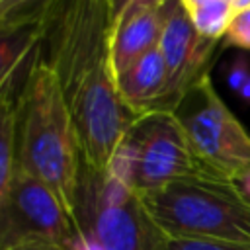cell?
Segmentation results:
<instances>
[{
	"instance_id": "7c38bea8",
	"label": "cell",
	"mask_w": 250,
	"mask_h": 250,
	"mask_svg": "<svg viewBox=\"0 0 250 250\" xmlns=\"http://www.w3.org/2000/svg\"><path fill=\"white\" fill-rule=\"evenodd\" d=\"M43 41V25L0 29V84L25 70L37 59Z\"/></svg>"
},
{
	"instance_id": "44dd1931",
	"label": "cell",
	"mask_w": 250,
	"mask_h": 250,
	"mask_svg": "<svg viewBox=\"0 0 250 250\" xmlns=\"http://www.w3.org/2000/svg\"><path fill=\"white\" fill-rule=\"evenodd\" d=\"M234 184H236V186L240 188V191L250 199V170H248V172H246L238 182H234Z\"/></svg>"
},
{
	"instance_id": "e0dca14e",
	"label": "cell",
	"mask_w": 250,
	"mask_h": 250,
	"mask_svg": "<svg viewBox=\"0 0 250 250\" xmlns=\"http://www.w3.org/2000/svg\"><path fill=\"white\" fill-rule=\"evenodd\" d=\"M248 78H250V59L246 55L234 57V61L230 62L229 72H227V84L232 90V94L238 96L242 92L244 84L248 82Z\"/></svg>"
},
{
	"instance_id": "603a6c76",
	"label": "cell",
	"mask_w": 250,
	"mask_h": 250,
	"mask_svg": "<svg viewBox=\"0 0 250 250\" xmlns=\"http://www.w3.org/2000/svg\"><path fill=\"white\" fill-rule=\"evenodd\" d=\"M250 10V0H234V12H246Z\"/></svg>"
},
{
	"instance_id": "9a60e30c",
	"label": "cell",
	"mask_w": 250,
	"mask_h": 250,
	"mask_svg": "<svg viewBox=\"0 0 250 250\" xmlns=\"http://www.w3.org/2000/svg\"><path fill=\"white\" fill-rule=\"evenodd\" d=\"M223 41L229 47H236L240 51H250V10L238 12L232 18Z\"/></svg>"
},
{
	"instance_id": "52a82bcc",
	"label": "cell",
	"mask_w": 250,
	"mask_h": 250,
	"mask_svg": "<svg viewBox=\"0 0 250 250\" xmlns=\"http://www.w3.org/2000/svg\"><path fill=\"white\" fill-rule=\"evenodd\" d=\"M76 223L39 180L18 172L0 195V250L33 244H74Z\"/></svg>"
},
{
	"instance_id": "5b68a950",
	"label": "cell",
	"mask_w": 250,
	"mask_h": 250,
	"mask_svg": "<svg viewBox=\"0 0 250 250\" xmlns=\"http://www.w3.org/2000/svg\"><path fill=\"white\" fill-rule=\"evenodd\" d=\"M107 172L129 186L139 197L174 180L201 174L172 111L139 115L121 137Z\"/></svg>"
},
{
	"instance_id": "ac0fdd59",
	"label": "cell",
	"mask_w": 250,
	"mask_h": 250,
	"mask_svg": "<svg viewBox=\"0 0 250 250\" xmlns=\"http://www.w3.org/2000/svg\"><path fill=\"white\" fill-rule=\"evenodd\" d=\"M164 2H168V0H109L113 16H117L119 12H123L129 6H160Z\"/></svg>"
},
{
	"instance_id": "8fae6325",
	"label": "cell",
	"mask_w": 250,
	"mask_h": 250,
	"mask_svg": "<svg viewBox=\"0 0 250 250\" xmlns=\"http://www.w3.org/2000/svg\"><path fill=\"white\" fill-rule=\"evenodd\" d=\"M33 64V62H31ZM29 68L12 74L0 84V195L16 174V113L21 82Z\"/></svg>"
},
{
	"instance_id": "30bf717a",
	"label": "cell",
	"mask_w": 250,
	"mask_h": 250,
	"mask_svg": "<svg viewBox=\"0 0 250 250\" xmlns=\"http://www.w3.org/2000/svg\"><path fill=\"white\" fill-rule=\"evenodd\" d=\"M115 82L119 98L135 115L158 111L166 90V64L160 49L156 47L135 61L115 76Z\"/></svg>"
},
{
	"instance_id": "7a4b0ae2",
	"label": "cell",
	"mask_w": 250,
	"mask_h": 250,
	"mask_svg": "<svg viewBox=\"0 0 250 250\" xmlns=\"http://www.w3.org/2000/svg\"><path fill=\"white\" fill-rule=\"evenodd\" d=\"M80 162L72 115L55 72L39 51L18 96L16 170L45 184L74 221Z\"/></svg>"
},
{
	"instance_id": "5bb4252c",
	"label": "cell",
	"mask_w": 250,
	"mask_h": 250,
	"mask_svg": "<svg viewBox=\"0 0 250 250\" xmlns=\"http://www.w3.org/2000/svg\"><path fill=\"white\" fill-rule=\"evenodd\" d=\"M55 0H0V29L43 25Z\"/></svg>"
},
{
	"instance_id": "2e32d148",
	"label": "cell",
	"mask_w": 250,
	"mask_h": 250,
	"mask_svg": "<svg viewBox=\"0 0 250 250\" xmlns=\"http://www.w3.org/2000/svg\"><path fill=\"white\" fill-rule=\"evenodd\" d=\"M164 250H250L244 244H230L219 240H201V238H168Z\"/></svg>"
},
{
	"instance_id": "7402d4cb",
	"label": "cell",
	"mask_w": 250,
	"mask_h": 250,
	"mask_svg": "<svg viewBox=\"0 0 250 250\" xmlns=\"http://www.w3.org/2000/svg\"><path fill=\"white\" fill-rule=\"evenodd\" d=\"M238 98H240L244 104H248V105H250V78H248V82L244 84V88H242V92L238 94Z\"/></svg>"
},
{
	"instance_id": "d6986e66",
	"label": "cell",
	"mask_w": 250,
	"mask_h": 250,
	"mask_svg": "<svg viewBox=\"0 0 250 250\" xmlns=\"http://www.w3.org/2000/svg\"><path fill=\"white\" fill-rule=\"evenodd\" d=\"M68 250H105V248H104V244H100L94 236L80 232V236L76 238V242H74Z\"/></svg>"
},
{
	"instance_id": "9c48e42d",
	"label": "cell",
	"mask_w": 250,
	"mask_h": 250,
	"mask_svg": "<svg viewBox=\"0 0 250 250\" xmlns=\"http://www.w3.org/2000/svg\"><path fill=\"white\" fill-rule=\"evenodd\" d=\"M168 2L160 6H129L113 16L111 57L115 76L160 45Z\"/></svg>"
},
{
	"instance_id": "ba28073f",
	"label": "cell",
	"mask_w": 250,
	"mask_h": 250,
	"mask_svg": "<svg viewBox=\"0 0 250 250\" xmlns=\"http://www.w3.org/2000/svg\"><path fill=\"white\" fill-rule=\"evenodd\" d=\"M217 43L193 27L180 0L168 2V16L158 45L166 64V90L158 111H174L184 94L203 76H209Z\"/></svg>"
},
{
	"instance_id": "ffe728a7",
	"label": "cell",
	"mask_w": 250,
	"mask_h": 250,
	"mask_svg": "<svg viewBox=\"0 0 250 250\" xmlns=\"http://www.w3.org/2000/svg\"><path fill=\"white\" fill-rule=\"evenodd\" d=\"M72 244H33V246H23L18 250H68Z\"/></svg>"
},
{
	"instance_id": "4fadbf2b",
	"label": "cell",
	"mask_w": 250,
	"mask_h": 250,
	"mask_svg": "<svg viewBox=\"0 0 250 250\" xmlns=\"http://www.w3.org/2000/svg\"><path fill=\"white\" fill-rule=\"evenodd\" d=\"M193 27L207 39L221 41L236 16L234 0H180Z\"/></svg>"
},
{
	"instance_id": "3957f363",
	"label": "cell",
	"mask_w": 250,
	"mask_h": 250,
	"mask_svg": "<svg viewBox=\"0 0 250 250\" xmlns=\"http://www.w3.org/2000/svg\"><path fill=\"white\" fill-rule=\"evenodd\" d=\"M168 238L250 246V199L230 180L191 174L141 197Z\"/></svg>"
},
{
	"instance_id": "277c9868",
	"label": "cell",
	"mask_w": 250,
	"mask_h": 250,
	"mask_svg": "<svg viewBox=\"0 0 250 250\" xmlns=\"http://www.w3.org/2000/svg\"><path fill=\"white\" fill-rule=\"evenodd\" d=\"M78 232L94 236L105 250H164L166 236L150 219L141 197L107 170L84 160L74 199Z\"/></svg>"
},
{
	"instance_id": "6da1fadb",
	"label": "cell",
	"mask_w": 250,
	"mask_h": 250,
	"mask_svg": "<svg viewBox=\"0 0 250 250\" xmlns=\"http://www.w3.org/2000/svg\"><path fill=\"white\" fill-rule=\"evenodd\" d=\"M109 0H55L43 20L41 57L62 90L82 160L107 170L111 156L139 117L119 98L111 57Z\"/></svg>"
},
{
	"instance_id": "8992f818",
	"label": "cell",
	"mask_w": 250,
	"mask_h": 250,
	"mask_svg": "<svg viewBox=\"0 0 250 250\" xmlns=\"http://www.w3.org/2000/svg\"><path fill=\"white\" fill-rule=\"evenodd\" d=\"M172 113L201 174L238 182L250 170V133L223 102L211 76L195 82Z\"/></svg>"
}]
</instances>
